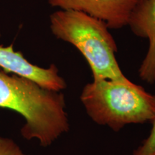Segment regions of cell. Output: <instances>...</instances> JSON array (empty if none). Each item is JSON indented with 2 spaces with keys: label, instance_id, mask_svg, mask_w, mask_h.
<instances>
[{
  "label": "cell",
  "instance_id": "obj_4",
  "mask_svg": "<svg viewBox=\"0 0 155 155\" xmlns=\"http://www.w3.org/2000/svg\"><path fill=\"white\" fill-rule=\"evenodd\" d=\"M52 7L81 12L103 21L109 29L127 26L130 15L141 0H48Z\"/></svg>",
  "mask_w": 155,
  "mask_h": 155
},
{
  "label": "cell",
  "instance_id": "obj_8",
  "mask_svg": "<svg viewBox=\"0 0 155 155\" xmlns=\"http://www.w3.org/2000/svg\"><path fill=\"white\" fill-rule=\"evenodd\" d=\"M0 155H25L12 139L0 137Z\"/></svg>",
  "mask_w": 155,
  "mask_h": 155
},
{
  "label": "cell",
  "instance_id": "obj_2",
  "mask_svg": "<svg viewBox=\"0 0 155 155\" xmlns=\"http://www.w3.org/2000/svg\"><path fill=\"white\" fill-rule=\"evenodd\" d=\"M80 99L95 123L116 132L155 119L154 95L128 78L93 81L83 87Z\"/></svg>",
  "mask_w": 155,
  "mask_h": 155
},
{
  "label": "cell",
  "instance_id": "obj_7",
  "mask_svg": "<svg viewBox=\"0 0 155 155\" xmlns=\"http://www.w3.org/2000/svg\"><path fill=\"white\" fill-rule=\"evenodd\" d=\"M151 123L152 127L150 134L134 151L132 155H155V119Z\"/></svg>",
  "mask_w": 155,
  "mask_h": 155
},
{
  "label": "cell",
  "instance_id": "obj_3",
  "mask_svg": "<svg viewBox=\"0 0 155 155\" xmlns=\"http://www.w3.org/2000/svg\"><path fill=\"white\" fill-rule=\"evenodd\" d=\"M56 38L73 45L91 70L93 81L124 80L116 58L118 48L107 25L81 12L61 9L50 16Z\"/></svg>",
  "mask_w": 155,
  "mask_h": 155
},
{
  "label": "cell",
  "instance_id": "obj_5",
  "mask_svg": "<svg viewBox=\"0 0 155 155\" xmlns=\"http://www.w3.org/2000/svg\"><path fill=\"white\" fill-rule=\"evenodd\" d=\"M0 68L6 73L26 78L49 90L61 91L67 87L55 64H51L48 68L33 65L21 52L15 51L13 45L8 47L0 45Z\"/></svg>",
  "mask_w": 155,
  "mask_h": 155
},
{
  "label": "cell",
  "instance_id": "obj_1",
  "mask_svg": "<svg viewBox=\"0 0 155 155\" xmlns=\"http://www.w3.org/2000/svg\"><path fill=\"white\" fill-rule=\"evenodd\" d=\"M0 108L22 116L26 122L21 134L27 140L37 139L42 147L50 146L69 130L63 93L3 71H0Z\"/></svg>",
  "mask_w": 155,
  "mask_h": 155
},
{
  "label": "cell",
  "instance_id": "obj_6",
  "mask_svg": "<svg viewBox=\"0 0 155 155\" xmlns=\"http://www.w3.org/2000/svg\"><path fill=\"white\" fill-rule=\"evenodd\" d=\"M128 26L135 35L148 40L149 47L139 68V77L155 83V0H141L129 17Z\"/></svg>",
  "mask_w": 155,
  "mask_h": 155
}]
</instances>
